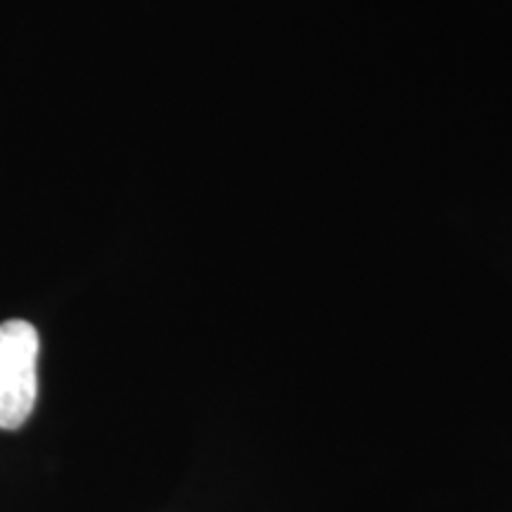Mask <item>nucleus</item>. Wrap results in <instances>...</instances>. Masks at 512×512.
Here are the masks:
<instances>
[{
  "label": "nucleus",
  "instance_id": "obj_1",
  "mask_svg": "<svg viewBox=\"0 0 512 512\" xmlns=\"http://www.w3.org/2000/svg\"><path fill=\"white\" fill-rule=\"evenodd\" d=\"M41 339L27 320L0 323V430H19L38 396Z\"/></svg>",
  "mask_w": 512,
  "mask_h": 512
}]
</instances>
